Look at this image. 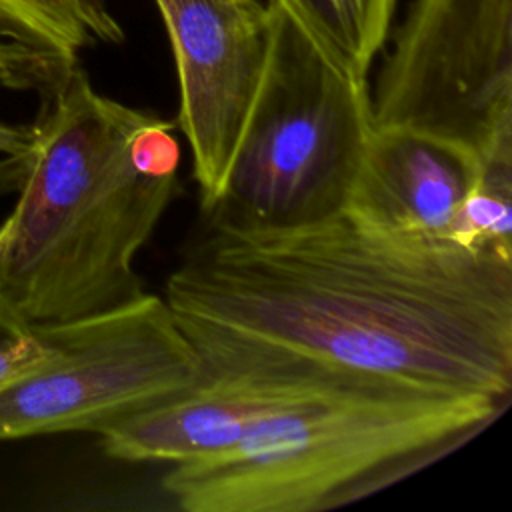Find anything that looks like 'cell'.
<instances>
[{
  "instance_id": "cell-1",
  "label": "cell",
  "mask_w": 512,
  "mask_h": 512,
  "mask_svg": "<svg viewBox=\"0 0 512 512\" xmlns=\"http://www.w3.org/2000/svg\"><path fill=\"white\" fill-rule=\"evenodd\" d=\"M164 300L206 372L284 364L512 392V258L346 210L288 230L208 226Z\"/></svg>"
},
{
  "instance_id": "cell-2",
  "label": "cell",
  "mask_w": 512,
  "mask_h": 512,
  "mask_svg": "<svg viewBox=\"0 0 512 512\" xmlns=\"http://www.w3.org/2000/svg\"><path fill=\"white\" fill-rule=\"evenodd\" d=\"M0 226V304L28 328L142 296L134 260L178 182L174 122L96 92L80 66L46 90Z\"/></svg>"
},
{
  "instance_id": "cell-3",
  "label": "cell",
  "mask_w": 512,
  "mask_h": 512,
  "mask_svg": "<svg viewBox=\"0 0 512 512\" xmlns=\"http://www.w3.org/2000/svg\"><path fill=\"white\" fill-rule=\"evenodd\" d=\"M506 400L382 378H340L264 418L234 448L174 464L162 488L188 512H304L490 424Z\"/></svg>"
},
{
  "instance_id": "cell-4",
  "label": "cell",
  "mask_w": 512,
  "mask_h": 512,
  "mask_svg": "<svg viewBox=\"0 0 512 512\" xmlns=\"http://www.w3.org/2000/svg\"><path fill=\"white\" fill-rule=\"evenodd\" d=\"M266 70L208 226L264 232L306 226L348 204L374 130L368 78L340 66L270 4Z\"/></svg>"
},
{
  "instance_id": "cell-5",
  "label": "cell",
  "mask_w": 512,
  "mask_h": 512,
  "mask_svg": "<svg viewBox=\"0 0 512 512\" xmlns=\"http://www.w3.org/2000/svg\"><path fill=\"white\" fill-rule=\"evenodd\" d=\"M48 360L0 392V440L96 432L196 386L206 370L164 296L34 328Z\"/></svg>"
},
{
  "instance_id": "cell-6",
  "label": "cell",
  "mask_w": 512,
  "mask_h": 512,
  "mask_svg": "<svg viewBox=\"0 0 512 512\" xmlns=\"http://www.w3.org/2000/svg\"><path fill=\"white\" fill-rule=\"evenodd\" d=\"M370 102L376 128L512 158V0H416Z\"/></svg>"
},
{
  "instance_id": "cell-7",
  "label": "cell",
  "mask_w": 512,
  "mask_h": 512,
  "mask_svg": "<svg viewBox=\"0 0 512 512\" xmlns=\"http://www.w3.org/2000/svg\"><path fill=\"white\" fill-rule=\"evenodd\" d=\"M168 30L178 86V128L192 154L202 208L222 192L256 100L272 44L260 0H154Z\"/></svg>"
},
{
  "instance_id": "cell-8",
  "label": "cell",
  "mask_w": 512,
  "mask_h": 512,
  "mask_svg": "<svg viewBox=\"0 0 512 512\" xmlns=\"http://www.w3.org/2000/svg\"><path fill=\"white\" fill-rule=\"evenodd\" d=\"M304 366L250 364L206 372L192 388L102 430L106 456L124 462H192L240 444L264 418L340 380Z\"/></svg>"
},
{
  "instance_id": "cell-9",
  "label": "cell",
  "mask_w": 512,
  "mask_h": 512,
  "mask_svg": "<svg viewBox=\"0 0 512 512\" xmlns=\"http://www.w3.org/2000/svg\"><path fill=\"white\" fill-rule=\"evenodd\" d=\"M478 172L458 146L374 126L344 210L384 230L452 240Z\"/></svg>"
},
{
  "instance_id": "cell-10",
  "label": "cell",
  "mask_w": 512,
  "mask_h": 512,
  "mask_svg": "<svg viewBox=\"0 0 512 512\" xmlns=\"http://www.w3.org/2000/svg\"><path fill=\"white\" fill-rule=\"evenodd\" d=\"M0 38L68 72L78 52L124 32L104 0H0Z\"/></svg>"
},
{
  "instance_id": "cell-11",
  "label": "cell",
  "mask_w": 512,
  "mask_h": 512,
  "mask_svg": "<svg viewBox=\"0 0 512 512\" xmlns=\"http://www.w3.org/2000/svg\"><path fill=\"white\" fill-rule=\"evenodd\" d=\"M286 10L340 66L368 78L396 0H268Z\"/></svg>"
},
{
  "instance_id": "cell-12",
  "label": "cell",
  "mask_w": 512,
  "mask_h": 512,
  "mask_svg": "<svg viewBox=\"0 0 512 512\" xmlns=\"http://www.w3.org/2000/svg\"><path fill=\"white\" fill-rule=\"evenodd\" d=\"M452 240L512 258V158L480 164Z\"/></svg>"
},
{
  "instance_id": "cell-13",
  "label": "cell",
  "mask_w": 512,
  "mask_h": 512,
  "mask_svg": "<svg viewBox=\"0 0 512 512\" xmlns=\"http://www.w3.org/2000/svg\"><path fill=\"white\" fill-rule=\"evenodd\" d=\"M48 356L50 346L34 328L0 334V392L34 374Z\"/></svg>"
},
{
  "instance_id": "cell-14",
  "label": "cell",
  "mask_w": 512,
  "mask_h": 512,
  "mask_svg": "<svg viewBox=\"0 0 512 512\" xmlns=\"http://www.w3.org/2000/svg\"><path fill=\"white\" fill-rule=\"evenodd\" d=\"M32 132L28 126H14V124H2L0 122V154H6L8 158L22 156L30 148Z\"/></svg>"
},
{
  "instance_id": "cell-15",
  "label": "cell",
  "mask_w": 512,
  "mask_h": 512,
  "mask_svg": "<svg viewBox=\"0 0 512 512\" xmlns=\"http://www.w3.org/2000/svg\"><path fill=\"white\" fill-rule=\"evenodd\" d=\"M28 330L26 324H22L14 314H10L2 304H0V334H16Z\"/></svg>"
},
{
  "instance_id": "cell-16",
  "label": "cell",
  "mask_w": 512,
  "mask_h": 512,
  "mask_svg": "<svg viewBox=\"0 0 512 512\" xmlns=\"http://www.w3.org/2000/svg\"><path fill=\"white\" fill-rule=\"evenodd\" d=\"M2 166H4V164H2ZM2 166H0V168H2ZM0 176H12V178L18 182V174H12V172H8V174H0Z\"/></svg>"
},
{
  "instance_id": "cell-17",
  "label": "cell",
  "mask_w": 512,
  "mask_h": 512,
  "mask_svg": "<svg viewBox=\"0 0 512 512\" xmlns=\"http://www.w3.org/2000/svg\"><path fill=\"white\" fill-rule=\"evenodd\" d=\"M0 42H6V40H2V38H0ZM8 44H10V42H8Z\"/></svg>"
}]
</instances>
